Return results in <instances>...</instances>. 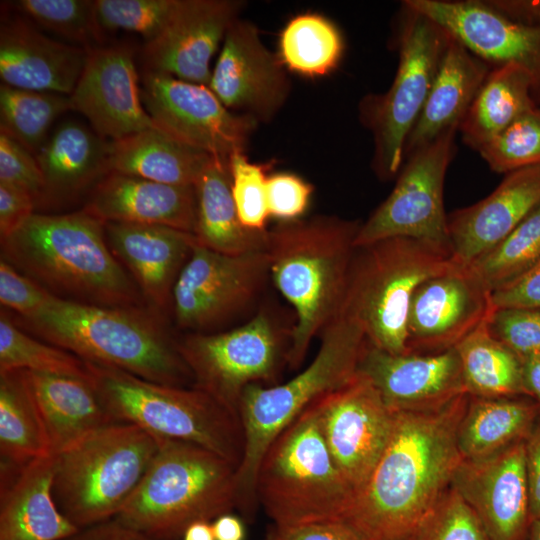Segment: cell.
<instances>
[{"label": "cell", "instance_id": "obj_55", "mask_svg": "<svg viewBox=\"0 0 540 540\" xmlns=\"http://www.w3.org/2000/svg\"><path fill=\"white\" fill-rule=\"evenodd\" d=\"M64 540H153L147 535L128 527L117 519H111L81 528Z\"/></svg>", "mask_w": 540, "mask_h": 540}, {"label": "cell", "instance_id": "obj_8", "mask_svg": "<svg viewBox=\"0 0 540 540\" xmlns=\"http://www.w3.org/2000/svg\"><path fill=\"white\" fill-rule=\"evenodd\" d=\"M256 493L276 526L344 520L355 492L331 456L310 405L265 451Z\"/></svg>", "mask_w": 540, "mask_h": 540}, {"label": "cell", "instance_id": "obj_10", "mask_svg": "<svg viewBox=\"0 0 540 540\" xmlns=\"http://www.w3.org/2000/svg\"><path fill=\"white\" fill-rule=\"evenodd\" d=\"M159 445L140 427L118 422L55 455L53 496L59 509L80 529L114 519Z\"/></svg>", "mask_w": 540, "mask_h": 540}, {"label": "cell", "instance_id": "obj_1", "mask_svg": "<svg viewBox=\"0 0 540 540\" xmlns=\"http://www.w3.org/2000/svg\"><path fill=\"white\" fill-rule=\"evenodd\" d=\"M469 395L436 409L398 411L390 439L343 522L361 540H412L462 461L458 429Z\"/></svg>", "mask_w": 540, "mask_h": 540}, {"label": "cell", "instance_id": "obj_20", "mask_svg": "<svg viewBox=\"0 0 540 540\" xmlns=\"http://www.w3.org/2000/svg\"><path fill=\"white\" fill-rule=\"evenodd\" d=\"M244 6L240 0H179L164 29L145 43L143 72L209 86L212 57Z\"/></svg>", "mask_w": 540, "mask_h": 540}, {"label": "cell", "instance_id": "obj_18", "mask_svg": "<svg viewBox=\"0 0 540 540\" xmlns=\"http://www.w3.org/2000/svg\"><path fill=\"white\" fill-rule=\"evenodd\" d=\"M491 67L514 64L530 77L540 106V24L515 20L486 0H405Z\"/></svg>", "mask_w": 540, "mask_h": 540}, {"label": "cell", "instance_id": "obj_30", "mask_svg": "<svg viewBox=\"0 0 540 540\" xmlns=\"http://www.w3.org/2000/svg\"><path fill=\"white\" fill-rule=\"evenodd\" d=\"M24 372L52 455H58L92 433L118 423L90 380L29 370Z\"/></svg>", "mask_w": 540, "mask_h": 540}, {"label": "cell", "instance_id": "obj_37", "mask_svg": "<svg viewBox=\"0 0 540 540\" xmlns=\"http://www.w3.org/2000/svg\"><path fill=\"white\" fill-rule=\"evenodd\" d=\"M486 321L455 347L467 394L474 397H528L522 358L490 334Z\"/></svg>", "mask_w": 540, "mask_h": 540}, {"label": "cell", "instance_id": "obj_54", "mask_svg": "<svg viewBox=\"0 0 540 540\" xmlns=\"http://www.w3.org/2000/svg\"><path fill=\"white\" fill-rule=\"evenodd\" d=\"M525 471L532 521L540 518V418L525 440Z\"/></svg>", "mask_w": 540, "mask_h": 540}, {"label": "cell", "instance_id": "obj_7", "mask_svg": "<svg viewBox=\"0 0 540 540\" xmlns=\"http://www.w3.org/2000/svg\"><path fill=\"white\" fill-rule=\"evenodd\" d=\"M86 362L90 381L116 422L155 438L191 443L239 466L244 434L239 416L195 387L145 380L121 369Z\"/></svg>", "mask_w": 540, "mask_h": 540}, {"label": "cell", "instance_id": "obj_40", "mask_svg": "<svg viewBox=\"0 0 540 540\" xmlns=\"http://www.w3.org/2000/svg\"><path fill=\"white\" fill-rule=\"evenodd\" d=\"M17 369L90 380V373L84 360L26 332L2 308L0 372Z\"/></svg>", "mask_w": 540, "mask_h": 540}, {"label": "cell", "instance_id": "obj_14", "mask_svg": "<svg viewBox=\"0 0 540 540\" xmlns=\"http://www.w3.org/2000/svg\"><path fill=\"white\" fill-rule=\"evenodd\" d=\"M457 133L458 129H449L404 159L390 194L361 223L356 247L407 237L451 253L443 191L456 154Z\"/></svg>", "mask_w": 540, "mask_h": 540}, {"label": "cell", "instance_id": "obj_27", "mask_svg": "<svg viewBox=\"0 0 540 540\" xmlns=\"http://www.w3.org/2000/svg\"><path fill=\"white\" fill-rule=\"evenodd\" d=\"M83 210L104 223L163 225L194 233L196 190L108 172L90 190Z\"/></svg>", "mask_w": 540, "mask_h": 540}, {"label": "cell", "instance_id": "obj_59", "mask_svg": "<svg viewBox=\"0 0 540 540\" xmlns=\"http://www.w3.org/2000/svg\"><path fill=\"white\" fill-rule=\"evenodd\" d=\"M182 540H215L212 522H193L184 531Z\"/></svg>", "mask_w": 540, "mask_h": 540}, {"label": "cell", "instance_id": "obj_31", "mask_svg": "<svg viewBox=\"0 0 540 540\" xmlns=\"http://www.w3.org/2000/svg\"><path fill=\"white\" fill-rule=\"evenodd\" d=\"M110 141L76 122L58 125L34 154L44 179V200H68L109 172Z\"/></svg>", "mask_w": 540, "mask_h": 540}, {"label": "cell", "instance_id": "obj_56", "mask_svg": "<svg viewBox=\"0 0 540 540\" xmlns=\"http://www.w3.org/2000/svg\"><path fill=\"white\" fill-rule=\"evenodd\" d=\"M507 16L530 24H540V0H486Z\"/></svg>", "mask_w": 540, "mask_h": 540}, {"label": "cell", "instance_id": "obj_46", "mask_svg": "<svg viewBox=\"0 0 540 540\" xmlns=\"http://www.w3.org/2000/svg\"><path fill=\"white\" fill-rule=\"evenodd\" d=\"M412 540H491L461 496L449 488Z\"/></svg>", "mask_w": 540, "mask_h": 540}, {"label": "cell", "instance_id": "obj_4", "mask_svg": "<svg viewBox=\"0 0 540 540\" xmlns=\"http://www.w3.org/2000/svg\"><path fill=\"white\" fill-rule=\"evenodd\" d=\"M361 221L320 215L268 229L270 278L295 311L288 366L297 369L312 340L343 308Z\"/></svg>", "mask_w": 540, "mask_h": 540}, {"label": "cell", "instance_id": "obj_15", "mask_svg": "<svg viewBox=\"0 0 540 540\" xmlns=\"http://www.w3.org/2000/svg\"><path fill=\"white\" fill-rule=\"evenodd\" d=\"M140 95L154 126L210 156L245 152L258 123L228 110L205 85L143 72Z\"/></svg>", "mask_w": 540, "mask_h": 540}, {"label": "cell", "instance_id": "obj_38", "mask_svg": "<svg viewBox=\"0 0 540 540\" xmlns=\"http://www.w3.org/2000/svg\"><path fill=\"white\" fill-rule=\"evenodd\" d=\"M344 48L343 35L332 20L305 12L292 17L281 30L277 55L287 71L319 78L337 69Z\"/></svg>", "mask_w": 540, "mask_h": 540}, {"label": "cell", "instance_id": "obj_39", "mask_svg": "<svg viewBox=\"0 0 540 540\" xmlns=\"http://www.w3.org/2000/svg\"><path fill=\"white\" fill-rule=\"evenodd\" d=\"M71 109L69 95L0 85V132L35 154L56 119Z\"/></svg>", "mask_w": 540, "mask_h": 540}, {"label": "cell", "instance_id": "obj_49", "mask_svg": "<svg viewBox=\"0 0 540 540\" xmlns=\"http://www.w3.org/2000/svg\"><path fill=\"white\" fill-rule=\"evenodd\" d=\"M313 190L310 183L294 173L269 175L266 182L269 216L279 222L300 219L309 206Z\"/></svg>", "mask_w": 540, "mask_h": 540}, {"label": "cell", "instance_id": "obj_16", "mask_svg": "<svg viewBox=\"0 0 540 540\" xmlns=\"http://www.w3.org/2000/svg\"><path fill=\"white\" fill-rule=\"evenodd\" d=\"M310 406L331 456L356 493L390 439L396 412L360 372Z\"/></svg>", "mask_w": 540, "mask_h": 540}, {"label": "cell", "instance_id": "obj_51", "mask_svg": "<svg viewBox=\"0 0 540 540\" xmlns=\"http://www.w3.org/2000/svg\"><path fill=\"white\" fill-rule=\"evenodd\" d=\"M493 309H540V261L522 275L491 292Z\"/></svg>", "mask_w": 540, "mask_h": 540}, {"label": "cell", "instance_id": "obj_45", "mask_svg": "<svg viewBox=\"0 0 540 540\" xmlns=\"http://www.w3.org/2000/svg\"><path fill=\"white\" fill-rule=\"evenodd\" d=\"M231 192L241 223L254 231L266 230L267 168L251 162L245 152H235L229 158Z\"/></svg>", "mask_w": 540, "mask_h": 540}, {"label": "cell", "instance_id": "obj_52", "mask_svg": "<svg viewBox=\"0 0 540 540\" xmlns=\"http://www.w3.org/2000/svg\"><path fill=\"white\" fill-rule=\"evenodd\" d=\"M265 540H361L343 521L315 522L270 528Z\"/></svg>", "mask_w": 540, "mask_h": 540}, {"label": "cell", "instance_id": "obj_44", "mask_svg": "<svg viewBox=\"0 0 540 540\" xmlns=\"http://www.w3.org/2000/svg\"><path fill=\"white\" fill-rule=\"evenodd\" d=\"M179 0H95V13L104 32L124 30L156 38L170 20Z\"/></svg>", "mask_w": 540, "mask_h": 540}, {"label": "cell", "instance_id": "obj_47", "mask_svg": "<svg viewBox=\"0 0 540 540\" xmlns=\"http://www.w3.org/2000/svg\"><path fill=\"white\" fill-rule=\"evenodd\" d=\"M486 327L520 357L540 353V309H493Z\"/></svg>", "mask_w": 540, "mask_h": 540}, {"label": "cell", "instance_id": "obj_36", "mask_svg": "<svg viewBox=\"0 0 540 540\" xmlns=\"http://www.w3.org/2000/svg\"><path fill=\"white\" fill-rule=\"evenodd\" d=\"M50 455L48 436L24 370L0 372L1 463L24 466Z\"/></svg>", "mask_w": 540, "mask_h": 540}, {"label": "cell", "instance_id": "obj_13", "mask_svg": "<svg viewBox=\"0 0 540 540\" xmlns=\"http://www.w3.org/2000/svg\"><path fill=\"white\" fill-rule=\"evenodd\" d=\"M270 278L265 250L224 254L195 242L172 294L175 326L214 333L253 308Z\"/></svg>", "mask_w": 540, "mask_h": 540}, {"label": "cell", "instance_id": "obj_58", "mask_svg": "<svg viewBox=\"0 0 540 540\" xmlns=\"http://www.w3.org/2000/svg\"><path fill=\"white\" fill-rule=\"evenodd\" d=\"M521 358L523 380L528 397L535 400L540 407V353Z\"/></svg>", "mask_w": 540, "mask_h": 540}, {"label": "cell", "instance_id": "obj_41", "mask_svg": "<svg viewBox=\"0 0 540 540\" xmlns=\"http://www.w3.org/2000/svg\"><path fill=\"white\" fill-rule=\"evenodd\" d=\"M539 261L540 205L495 247L466 267L492 292Z\"/></svg>", "mask_w": 540, "mask_h": 540}, {"label": "cell", "instance_id": "obj_57", "mask_svg": "<svg viewBox=\"0 0 540 540\" xmlns=\"http://www.w3.org/2000/svg\"><path fill=\"white\" fill-rule=\"evenodd\" d=\"M215 540H244L245 527L237 516L225 513L212 521Z\"/></svg>", "mask_w": 540, "mask_h": 540}, {"label": "cell", "instance_id": "obj_22", "mask_svg": "<svg viewBox=\"0 0 540 540\" xmlns=\"http://www.w3.org/2000/svg\"><path fill=\"white\" fill-rule=\"evenodd\" d=\"M453 488L472 509L491 540H525L531 523L525 440L491 456L462 459Z\"/></svg>", "mask_w": 540, "mask_h": 540}, {"label": "cell", "instance_id": "obj_6", "mask_svg": "<svg viewBox=\"0 0 540 540\" xmlns=\"http://www.w3.org/2000/svg\"><path fill=\"white\" fill-rule=\"evenodd\" d=\"M159 440L144 477L114 519L153 540H178L193 522H212L236 508V465L191 443Z\"/></svg>", "mask_w": 540, "mask_h": 540}, {"label": "cell", "instance_id": "obj_32", "mask_svg": "<svg viewBox=\"0 0 540 540\" xmlns=\"http://www.w3.org/2000/svg\"><path fill=\"white\" fill-rule=\"evenodd\" d=\"M211 157L153 127L110 141L108 166L109 172L195 186Z\"/></svg>", "mask_w": 540, "mask_h": 540}, {"label": "cell", "instance_id": "obj_29", "mask_svg": "<svg viewBox=\"0 0 540 540\" xmlns=\"http://www.w3.org/2000/svg\"><path fill=\"white\" fill-rule=\"evenodd\" d=\"M492 68L451 35L423 109L406 139L404 159L445 131L459 129Z\"/></svg>", "mask_w": 540, "mask_h": 540}, {"label": "cell", "instance_id": "obj_25", "mask_svg": "<svg viewBox=\"0 0 540 540\" xmlns=\"http://www.w3.org/2000/svg\"><path fill=\"white\" fill-rule=\"evenodd\" d=\"M540 205V164L505 174L485 198L447 216L454 261L468 266L502 241Z\"/></svg>", "mask_w": 540, "mask_h": 540}, {"label": "cell", "instance_id": "obj_53", "mask_svg": "<svg viewBox=\"0 0 540 540\" xmlns=\"http://www.w3.org/2000/svg\"><path fill=\"white\" fill-rule=\"evenodd\" d=\"M35 199L14 186L0 183V237L4 238L34 213Z\"/></svg>", "mask_w": 540, "mask_h": 540}, {"label": "cell", "instance_id": "obj_34", "mask_svg": "<svg viewBox=\"0 0 540 540\" xmlns=\"http://www.w3.org/2000/svg\"><path fill=\"white\" fill-rule=\"evenodd\" d=\"M539 418V405L527 396L469 395L457 436L462 459L485 458L526 440Z\"/></svg>", "mask_w": 540, "mask_h": 540}, {"label": "cell", "instance_id": "obj_43", "mask_svg": "<svg viewBox=\"0 0 540 540\" xmlns=\"http://www.w3.org/2000/svg\"><path fill=\"white\" fill-rule=\"evenodd\" d=\"M477 152L495 173L540 164V106L524 112Z\"/></svg>", "mask_w": 540, "mask_h": 540}, {"label": "cell", "instance_id": "obj_5", "mask_svg": "<svg viewBox=\"0 0 540 540\" xmlns=\"http://www.w3.org/2000/svg\"><path fill=\"white\" fill-rule=\"evenodd\" d=\"M320 336L318 353L299 374L269 387L252 384L242 394L238 414L244 453L236 470V508L248 518L258 505L257 471L270 444L312 402L358 372L367 338L356 320L341 313Z\"/></svg>", "mask_w": 540, "mask_h": 540}, {"label": "cell", "instance_id": "obj_48", "mask_svg": "<svg viewBox=\"0 0 540 540\" xmlns=\"http://www.w3.org/2000/svg\"><path fill=\"white\" fill-rule=\"evenodd\" d=\"M0 183L30 194L36 203L44 198V179L34 154L0 132Z\"/></svg>", "mask_w": 540, "mask_h": 540}, {"label": "cell", "instance_id": "obj_21", "mask_svg": "<svg viewBox=\"0 0 540 540\" xmlns=\"http://www.w3.org/2000/svg\"><path fill=\"white\" fill-rule=\"evenodd\" d=\"M69 98L71 109L110 141L155 127L142 104L134 52L127 45L89 49Z\"/></svg>", "mask_w": 540, "mask_h": 540}, {"label": "cell", "instance_id": "obj_42", "mask_svg": "<svg viewBox=\"0 0 540 540\" xmlns=\"http://www.w3.org/2000/svg\"><path fill=\"white\" fill-rule=\"evenodd\" d=\"M7 4V2H5ZM7 4L34 25L43 27L89 50L103 39L95 0H18Z\"/></svg>", "mask_w": 540, "mask_h": 540}, {"label": "cell", "instance_id": "obj_50", "mask_svg": "<svg viewBox=\"0 0 540 540\" xmlns=\"http://www.w3.org/2000/svg\"><path fill=\"white\" fill-rule=\"evenodd\" d=\"M53 297L42 286L14 268L5 259L0 262V302L17 317L27 318L41 310Z\"/></svg>", "mask_w": 540, "mask_h": 540}, {"label": "cell", "instance_id": "obj_19", "mask_svg": "<svg viewBox=\"0 0 540 540\" xmlns=\"http://www.w3.org/2000/svg\"><path fill=\"white\" fill-rule=\"evenodd\" d=\"M491 292L458 265L421 283L411 300L407 323L409 353L455 348L492 312Z\"/></svg>", "mask_w": 540, "mask_h": 540}, {"label": "cell", "instance_id": "obj_26", "mask_svg": "<svg viewBox=\"0 0 540 540\" xmlns=\"http://www.w3.org/2000/svg\"><path fill=\"white\" fill-rule=\"evenodd\" d=\"M87 55V49L51 39L25 17L2 10L0 78L3 84L70 95Z\"/></svg>", "mask_w": 540, "mask_h": 540}, {"label": "cell", "instance_id": "obj_33", "mask_svg": "<svg viewBox=\"0 0 540 540\" xmlns=\"http://www.w3.org/2000/svg\"><path fill=\"white\" fill-rule=\"evenodd\" d=\"M196 242L224 254L266 249L267 232L246 228L240 221L231 192L229 159L211 157L196 185Z\"/></svg>", "mask_w": 540, "mask_h": 540}, {"label": "cell", "instance_id": "obj_35", "mask_svg": "<svg viewBox=\"0 0 540 540\" xmlns=\"http://www.w3.org/2000/svg\"><path fill=\"white\" fill-rule=\"evenodd\" d=\"M534 106L531 80L522 68L493 67L459 126L461 140L478 151Z\"/></svg>", "mask_w": 540, "mask_h": 540}, {"label": "cell", "instance_id": "obj_3", "mask_svg": "<svg viewBox=\"0 0 540 540\" xmlns=\"http://www.w3.org/2000/svg\"><path fill=\"white\" fill-rule=\"evenodd\" d=\"M164 317L149 306L105 307L53 296L36 314L12 318L31 335L84 361L160 384L193 386Z\"/></svg>", "mask_w": 540, "mask_h": 540}, {"label": "cell", "instance_id": "obj_2", "mask_svg": "<svg viewBox=\"0 0 540 540\" xmlns=\"http://www.w3.org/2000/svg\"><path fill=\"white\" fill-rule=\"evenodd\" d=\"M1 258L53 296L105 306H148L111 252L104 222L83 209L33 213L1 238Z\"/></svg>", "mask_w": 540, "mask_h": 540}, {"label": "cell", "instance_id": "obj_23", "mask_svg": "<svg viewBox=\"0 0 540 540\" xmlns=\"http://www.w3.org/2000/svg\"><path fill=\"white\" fill-rule=\"evenodd\" d=\"M358 372L395 412L436 409L467 394L455 348L429 354H391L368 341Z\"/></svg>", "mask_w": 540, "mask_h": 540}, {"label": "cell", "instance_id": "obj_24", "mask_svg": "<svg viewBox=\"0 0 540 540\" xmlns=\"http://www.w3.org/2000/svg\"><path fill=\"white\" fill-rule=\"evenodd\" d=\"M107 244L137 285L145 303L171 311L178 277L196 242L193 233L152 224L105 222Z\"/></svg>", "mask_w": 540, "mask_h": 540}, {"label": "cell", "instance_id": "obj_12", "mask_svg": "<svg viewBox=\"0 0 540 540\" xmlns=\"http://www.w3.org/2000/svg\"><path fill=\"white\" fill-rule=\"evenodd\" d=\"M292 327H284L268 309L244 324L214 333H186L179 352L198 388L239 416L244 390L276 379L288 365Z\"/></svg>", "mask_w": 540, "mask_h": 540}, {"label": "cell", "instance_id": "obj_17", "mask_svg": "<svg viewBox=\"0 0 540 540\" xmlns=\"http://www.w3.org/2000/svg\"><path fill=\"white\" fill-rule=\"evenodd\" d=\"M287 72L258 28L239 17L225 35L208 87L231 112L269 123L290 94Z\"/></svg>", "mask_w": 540, "mask_h": 540}, {"label": "cell", "instance_id": "obj_60", "mask_svg": "<svg viewBox=\"0 0 540 540\" xmlns=\"http://www.w3.org/2000/svg\"><path fill=\"white\" fill-rule=\"evenodd\" d=\"M525 540H540V518L531 521Z\"/></svg>", "mask_w": 540, "mask_h": 540}, {"label": "cell", "instance_id": "obj_11", "mask_svg": "<svg viewBox=\"0 0 540 540\" xmlns=\"http://www.w3.org/2000/svg\"><path fill=\"white\" fill-rule=\"evenodd\" d=\"M451 35L405 1L395 19L393 44L398 65L384 93L366 94L358 104L361 124L371 133V167L383 180L396 178L406 139L428 97Z\"/></svg>", "mask_w": 540, "mask_h": 540}, {"label": "cell", "instance_id": "obj_9", "mask_svg": "<svg viewBox=\"0 0 540 540\" xmlns=\"http://www.w3.org/2000/svg\"><path fill=\"white\" fill-rule=\"evenodd\" d=\"M458 265L448 250L413 238L393 237L356 247L341 313L360 324L371 345L407 354L414 292L425 280Z\"/></svg>", "mask_w": 540, "mask_h": 540}, {"label": "cell", "instance_id": "obj_28", "mask_svg": "<svg viewBox=\"0 0 540 540\" xmlns=\"http://www.w3.org/2000/svg\"><path fill=\"white\" fill-rule=\"evenodd\" d=\"M0 466V540H64L80 530L54 499L55 455Z\"/></svg>", "mask_w": 540, "mask_h": 540}]
</instances>
